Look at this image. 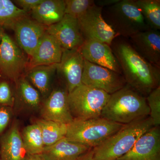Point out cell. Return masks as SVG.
<instances>
[{"label": "cell", "instance_id": "24", "mask_svg": "<svg viewBox=\"0 0 160 160\" xmlns=\"http://www.w3.org/2000/svg\"><path fill=\"white\" fill-rule=\"evenodd\" d=\"M34 122L39 126L45 147L51 146L65 138L67 132V125L40 118Z\"/></svg>", "mask_w": 160, "mask_h": 160}, {"label": "cell", "instance_id": "29", "mask_svg": "<svg viewBox=\"0 0 160 160\" xmlns=\"http://www.w3.org/2000/svg\"><path fill=\"white\" fill-rule=\"evenodd\" d=\"M14 101V82L0 76V106L12 108Z\"/></svg>", "mask_w": 160, "mask_h": 160}, {"label": "cell", "instance_id": "30", "mask_svg": "<svg viewBox=\"0 0 160 160\" xmlns=\"http://www.w3.org/2000/svg\"><path fill=\"white\" fill-rule=\"evenodd\" d=\"M14 115L12 108L0 106V137L9 128Z\"/></svg>", "mask_w": 160, "mask_h": 160}, {"label": "cell", "instance_id": "16", "mask_svg": "<svg viewBox=\"0 0 160 160\" xmlns=\"http://www.w3.org/2000/svg\"><path fill=\"white\" fill-rule=\"evenodd\" d=\"M79 49L84 59L122 74L117 60L108 44L94 40H85Z\"/></svg>", "mask_w": 160, "mask_h": 160}, {"label": "cell", "instance_id": "13", "mask_svg": "<svg viewBox=\"0 0 160 160\" xmlns=\"http://www.w3.org/2000/svg\"><path fill=\"white\" fill-rule=\"evenodd\" d=\"M46 31L63 49H79L85 42L78 19L65 14L60 22L47 27Z\"/></svg>", "mask_w": 160, "mask_h": 160}, {"label": "cell", "instance_id": "21", "mask_svg": "<svg viewBox=\"0 0 160 160\" xmlns=\"http://www.w3.org/2000/svg\"><path fill=\"white\" fill-rule=\"evenodd\" d=\"M57 64L36 66L26 71L24 74L43 100L49 95L53 88L52 81L56 73Z\"/></svg>", "mask_w": 160, "mask_h": 160}, {"label": "cell", "instance_id": "35", "mask_svg": "<svg viewBox=\"0 0 160 160\" xmlns=\"http://www.w3.org/2000/svg\"><path fill=\"white\" fill-rule=\"evenodd\" d=\"M5 32V28L3 26H0V45H1V42H2L3 34Z\"/></svg>", "mask_w": 160, "mask_h": 160}, {"label": "cell", "instance_id": "12", "mask_svg": "<svg viewBox=\"0 0 160 160\" xmlns=\"http://www.w3.org/2000/svg\"><path fill=\"white\" fill-rule=\"evenodd\" d=\"M12 29L18 46L29 58L46 33L47 27L38 23L28 15L18 20Z\"/></svg>", "mask_w": 160, "mask_h": 160}, {"label": "cell", "instance_id": "27", "mask_svg": "<svg viewBox=\"0 0 160 160\" xmlns=\"http://www.w3.org/2000/svg\"><path fill=\"white\" fill-rule=\"evenodd\" d=\"M65 14L78 19L93 5L94 0H65Z\"/></svg>", "mask_w": 160, "mask_h": 160}, {"label": "cell", "instance_id": "15", "mask_svg": "<svg viewBox=\"0 0 160 160\" xmlns=\"http://www.w3.org/2000/svg\"><path fill=\"white\" fill-rule=\"evenodd\" d=\"M117 160H160L159 126L145 132L130 151Z\"/></svg>", "mask_w": 160, "mask_h": 160}, {"label": "cell", "instance_id": "1", "mask_svg": "<svg viewBox=\"0 0 160 160\" xmlns=\"http://www.w3.org/2000/svg\"><path fill=\"white\" fill-rule=\"evenodd\" d=\"M110 47L127 85L146 98L160 86V66L142 57L129 41L118 36L113 40Z\"/></svg>", "mask_w": 160, "mask_h": 160}, {"label": "cell", "instance_id": "19", "mask_svg": "<svg viewBox=\"0 0 160 160\" xmlns=\"http://www.w3.org/2000/svg\"><path fill=\"white\" fill-rule=\"evenodd\" d=\"M26 154L18 123L15 121L0 137L2 160H22Z\"/></svg>", "mask_w": 160, "mask_h": 160}, {"label": "cell", "instance_id": "23", "mask_svg": "<svg viewBox=\"0 0 160 160\" xmlns=\"http://www.w3.org/2000/svg\"><path fill=\"white\" fill-rule=\"evenodd\" d=\"M21 132L26 154H41L45 146L38 125L32 123L25 127Z\"/></svg>", "mask_w": 160, "mask_h": 160}, {"label": "cell", "instance_id": "33", "mask_svg": "<svg viewBox=\"0 0 160 160\" xmlns=\"http://www.w3.org/2000/svg\"><path fill=\"white\" fill-rule=\"evenodd\" d=\"M78 160H100L95 158L93 157L92 149H90L85 154L80 157Z\"/></svg>", "mask_w": 160, "mask_h": 160}, {"label": "cell", "instance_id": "28", "mask_svg": "<svg viewBox=\"0 0 160 160\" xmlns=\"http://www.w3.org/2000/svg\"><path fill=\"white\" fill-rule=\"evenodd\" d=\"M149 109V117L154 126L160 125V86L156 88L146 97Z\"/></svg>", "mask_w": 160, "mask_h": 160}, {"label": "cell", "instance_id": "22", "mask_svg": "<svg viewBox=\"0 0 160 160\" xmlns=\"http://www.w3.org/2000/svg\"><path fill=\"white\" fill-rule=\"evenodd\" d=\"M65 0H43L30 12L31 18L48 27L60 22L65 15Z\"/></svg>", "mask_w": 160, "mask_h": 160}, {"label": "cell", "instance_id": "17", "mask_svg": "<svg viewBox=\"0 0 160 160\" xmlns=\"http://www.w3.org/2000/svg\"><path fill=\"white\" fill-rule=\"evenodd\" d=\"M129 42L143 58L153 65L160 66V32L149 29L132 36Z\"/></svg>", "mask_w": 160, "mask_h": 160}, {"label": "cell", "instance_id": "10", "mask_svg": "<svg viewBox=\"0 0 160 160\" xmlns=\"http://www.w3.org/2000/svg\"><path fill=\"white\" fill-rule=\"evenodd\" d=\"M53 87L51 92L43 100L40 109L41 118L68 125L73 120L68 102V90L62 83Z\"/></svg>", "mask_w": 160, "mask_h": 160}, {"label": "cell", "instance_id": "4", "mask_svg": "<svg viewBox=\"0 0 160 160\" xmlns=\"http://www.w3.org/2000/svg\"><path fill=\"white\" fill-rule=\"evenodd\" d=\"M102 15L118 36L129 38L150 29L134 0H120L114 5L104 7Z\"/></svg>", "mask_w": 160, "mask_h": 160}, {"label": "cell", "instance_id": "2", "mask_svg": "<svg viewBox=\"0 0 160 160\" xmlns=\"http://www.w3.org/2000/svg\"><path fill=\"white\" fill-rule=\"evenodd\" d=\"M149 115L146 98L126 84L122 89L110 95L101 117L114 122L126 125Z\"/></svg>", "mask_w": 160, "mask_h": 160}, {"label": "cell", "instance_id": "34", "mask_svg": "<svg viewBox=\"0 0 160 160\" xmlns=\"http://www.w3.org/2000/svg\"><path fill=\"white\" fill-rule=\"evenodd\" d=\"M22 160H45L40 154H26Z\"/></svg>", "mask_w": 160, "mask_h": 160}, {"label": "cell", "instance_id": "36", "mask_svg": "<svg viewBox=\"0 0 160 160\" xmlns=\"http://www.w3.org/2000/svg\"><path fill=\"white\" fill-rule=\"evenodd\" d=\"M0 160H2V159H1V154H0Z\"/></svg>", "mask_w": 160, "mask_h": 160}, {"label": "cell", "instance_id": "6", "mask_svg": "<svg viewBox=\"0 0 160 160\" xmlns=\"http://www.w3.org/2000/svg\"><path fill=\"white\" fill-rule=\"evenodd\" d=\"M110 95L103 90L82 84L68 93V102L73 119L101 117Z\"/></svg>", "mask_w": 160, "mask_h": 160}, {"label": "cell", "instance_id": "20", "mask_svg": "<svg viewBox=\"0 0 160 160\" xmlns=\"http://www.w3.org/2000/svg\"><path fill=\"white\" fill-rule=\"evenodd\" d=\"M91 149L64 138L45 147L41 155L45 160H78Z\"/></svg>", "mask_w": 160, "mask_h": 160}, {"label": "cell", "instance_id": "32", "mask_svg": "<svg viewBox=\"0 0 160 160\" xmlns=\"http://www.w3.org/2000/svg\"><path fill=\"white\" fill-rule=\"evenodd\" d=\"M120 1V0H97L94 1V2L95 5L103 8L112 6Z\"/></svg>", "mask_w": 160, "mask_h": 160}, {"label": "cell", "instance_id": "31", "mask_svg": "<svg viewBox=\"0 0 160 160\" xmlns=\"http://www.w3.org/2000/svg\"><path fill=\"white\" fill-rule=\"evenodd\" d=\"M12 1L20 9L29 13L35 9L43 0H14Z\"/></svg>", "mask_w": 160, "mask_h": 160}, {"label": "cell", "instance_id": "3", "mask_svg": "<svg viewBox=\"0 0 160 160\" xmlns=\"http://www.w3.org/2000/svg\"><path fill=\"white\" fill-rule=\"evenodd\" d=\"M149 116L124 125L100 146L92 149L95 158L117 160L131 150L143 134L154 127Z\"/></svg>", "mask_w": 160, "mask_h": 160}, {"label": "cell", "instance_id": "25", "mask_svg": "<svg viewBox=\"0 0 160 160\" xmlns=\"http://www.w3.org/2000/svg\"><path fill=\"white\" fill-rule=\"evenodd\" d=\"M149 28L160 29V0H134Z\"/></svg>", "mask_w": 160, "mask_h": 160}, {"label": "cell", "instance_id": "7", "mask_svg": "<svg viewBox=\"0 0 160 160\" xmlns=\"http://www.w3.org/2000/svg\"><path fill=\"white\" fill-rule=\"evenodd\" d=\"M6 32L0 45V76L15 82L26 72L28 57Z\"/></svg>", "mask_w": 160, "mask_h": 160}, {"label": "cell", "instance_id": "5", "mask_svg": "<svg viewBox=\"0 0 160 160\" xmlns=\"http://www.w3.org/2000/svg\"><path fill=\"white\" fill-rule=\"evenodd\" d=\"M124 125L102 117L73 119L67 125V139L93 149L118 131Z\"/></svg>", "mask_w": 160, "mask_h": 160}, {"label": "cell", "instance_id": "14", "mask_svg": "<svg viewBox=\"0 0 160 160\" xmlns=\"http://www.w3.org/2000/svg\"><path fill=\"white\" fill-rule=\"evenodd\" d=\"M14 114L30 115L39 112L43 99L24 75L14 83Z\"/></svg>", "mask_w": 160, "mask_h": 160}, {"label": "cell", "instance_id": "8", "mask_svg": "<svg viewBox=\"0 0 160 160\" xmlns=\"http://www.w3.org/2000/svg\"><path fill=\"white\" fill-rule=\"evenodd\" d=\"M82 84L111 95L126 85L122 74L84 59Z\"/></svg>", "mask_w": 160, "mask_h": 160}, {"label": "cell", "instance_id": "9", "mask_svg": "<svg viewBox=\"0 0 160 160\" xmlns=\"http://www.w3.org/2000/svg\"><path fill=\"white\" fill-rule=\"evenodd\" d=\"M102 9L93 5L78 20L85 41L94 40L110 46L118 36L104 20Z\"/></svg>", "mask_w": 160, "mask_h": 160}, {"label": "cell", "instance_id": "26", "mask_svg": "<svg viewBox=\"0 0 160 160\" xmlns=\"http://www.w3.org/2000/svg\"><path fill=\"white\" fill-rule=\"evenodd\" d=\"M28 12L16 6L12 1L0 0V26L12 29L15 23Z\"/></svg>", "mask_w": 160, "mask_h": 160}, {"label": "cell", "instance_id": "18", "mask_svg": "<svg viewBox=\"0 0 160 160\" xmlns=\"http://www.w3.org/2000/svg\"><path fill=\"white\" fill-rule=\"evenodd\" d=\"M63 50L56 39L46 31L33 53L28 58L26 72L36 66L58 64Z\"/></svg>", "mask_w": 160, "mask_h": 160}, {"label": "cell", "instance_id": "11", "mask_svg": "<svg viewBox=\"0 0 160 160\" xmlns=\"http://www.w3.org/2000/svg\"><path fill=\"white\" fill-rule=\"evenodd\" d=\"M79 49H63L61 61L57 64L56 73L69 93L82 84L84 59Z\"/></svg>", "mask_w": 160, "mask_h": 160}]
</instances>
